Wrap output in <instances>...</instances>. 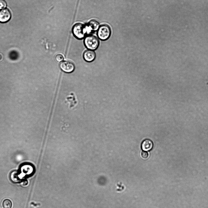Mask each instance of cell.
<instances>
[{
    "mask_svg": "<svg viewBox=\"0 0 208 208\" xmlns=\"http://www.w3.org/2000/svg\"><path fill=\"white\" fill-rule=\"evenodd\" d=\"M60 69L63 72L70 73L73 72L75 69L74 64L70 61L65 60L61 62L59 64Z\"/></svg>",
    "mask_w": 208,
    "mask_h": 208,
    "instance_id": "5b68a950",
    "label": "cell"
},
{
    "mask_svg": "<svg viewBox=\"0 0 208 208\" xmlns=\"http://www.w3.org/2000/svg\"><path fill=\"white\" fill-rule=\"evenodd\" d=\"M84 43L87 48L93 50L98 48L99 42L96 37L92 35H88L85 38Z\"/></svg>",
    "mask_w": 208,
    "mask_h": 208,
    "instance_id": "3957f363",
    "label": "cell"
},
{
    "mask_svg": "<svg viewBox=\"0 0 208 208\" xmlns=\"http://www.w3.org/2000/svg\"><path fill=\"white\" fill-rule=\"evenodd\" d=\"M18 171L21 177L23 178L32 175L35 172V168L31 164L25 163L21 164Z\"/></svg>",
    "mask_w": 208,
    "mask_h": 208,
    "instance_id": "7a4b0ae2",
    "label": "cell"
},
{
    "mask_svg": "<svg viewBox=\"0 0 208 208\" xmlns=\"http://www.w3.org/2000/svg\"><path fill=\"white\" fill-rule=\"evenodd\" d=\"M9 178L11 181L14 183H20L23 179L19 171L15 170L13 171L10 173Z\"/></svg>",
    "mask_w": 208,
    "mask_h": 208,
    "instance_id": "ba28073f",
    "label": "cell"
},
{
    "mask_svg": "<svg viewBox=\"0 0 208 208\" xmlns=\"http://www.w3.org/2000/svg\"><path fill=\"white\" fill-rule=\"evenodd\" d=\"M83 57L86 61L91 62L94 60L95 58V53L93 50H87L84 52Z\"/></svg>",
    "mask_w": 208,
    "mask_h": 208,
    "instance_id": "9c48e42d",
    "label": "cell"
},
{
    "mask_svg": "<svg viewBox=\"0 0 208 208\" xmlns=\"http://www.w3.org/2000/svg\"><path fill=\"white\" fill-rule=\"evenodd\" d=\"M72 32L74 36L80 39H83L88 34L86 25L80 23H76L73 26Z\"/></svg>",
    "mask_w": 208,
    "mask_h": 208,
    "instance_id": "6da1fadb",
    "label": "cell"
},
{
    "mask_svg": "<svg viewBox=\"0 0 208 208\" xmlns=\"http://www.w3.org/2000/svg\"><path fill=\"white\" fill-rule=\"evenodd\" d=\"M11 16V12L8 9L4 8L0 10V22H7L10 20Z\"/></svg>",
    "mask_w": 208,
    "mask_h": 208,
    "instance_id": "8992f818",
    "label": "cell"
},
{
    "mask_svg": "<svg viewBox=\"0 0 208 208\" xmlns=\"http://www.w3.org/2000/svg\"><path fill=\"white\" fill-rule=\"evenodd\" d=\"M55 59L56 60L57 62H61L63 60L64 57L62 55L59 54L56 55L55 57Z\"/></svg>",
    "mask_w": 208,
    "mask_h": 208,
    "instance_id": "7c38bea8",
    "label": "cell"
},
{
    "mask_svg": "<svg viewBox=\"0 0 208 208\" xmlns=\"http://www.w3.org/2000/svg\"><path fill=\"white\" fill-rule=\"evenodd\" d=\"M141 156L142 158L145 159L148 157V154L146 152L143 151L141 153Z\"/></svg>",
    "mask_w": 208,
    "mask_h": 208,
    "instance_id": "5bb4252c",
    "label": "cell"
},
{
    "mask_svg": "<svg viewBox=\"0 0 208 208\" xmlns=\"http://www.w3.org/2000/svg\"><path fill=\"white\" fill-rule=\"evenodd\" d=\"M2 206L4 208H11L12 203L11 201L8 199H6L2 202Z\"/></svg>",
    "mask_w": 208,
    "mask_h": 208,
    "instance_id": "8fae6325",
    "label": "cell"
},
{
    "mask_svg": "<svg viewBox=\"0 0 208 208\" xmlns=\"http://www.w3.org/2000/svg\"><path fill=\"white\" fill-rule=\"evenodd\" d=\"M111 30L109 26L106 24L100 26L98 30L97 34L98 37L102 40H106L110 37Z\"/></svg>",
    "mask_w": 208,
    "mask_h": 208,
    "instance_id": "277c9868",
    "label": "cell"
},
{
    "mask_svg": "<svg viewBox=\"0 0 208 208\" xmlns=\"http://www.w3.org/2000/svg\"><path fill=\"white\" fill-rule=\"evenodd\" d=\"M88 34L91 32L97 30L100 27V24L99 22L95 20H90L88 23L86 24Z\"/></svg>",
    "mask_w": 208,
    "mask_h": 208,
    "instance_id": "52a82bcc",
    "label": "cell"
},
{
    "mask_svg": "<svg viewBox=\"0 0 208 208\" xmlns=\"http://www.w3.org/2000/svg\"><path fill=\"white\" fill-rule=\"evenodd\" d=\"M20 183L21 185L23 186L27 185V184L28 182L26 179H23L22 180Z\"/></svg>",
    "mask_w": 208,
    "mask_h": 208,
    "instance_id": "9a60e30c",
    "label": "cell"
},
{
    "mask_svg": "<svg viewBox=\"0 0 208 208\" xmlns=\"http://www.w3.org/2000/svg\"><path fill=\"white\" fill-rule=\"evenodd\" d=\"M7 6V3L5 0H0V9L5 8Z\"/></svg>",
    "mask_w": 208,
    "mask_h": 208,
    "instance_id": "4fadbf2b",
    "label": "cell"
},
{
    "mask_svg": "<svg viewBox=\"0 0 208 208\" xmlns=\"http://www.w3.org/2000/svg\"><path fill=\"white\" fill-rule=\"evenodd\" d=\"M153 146L152 141L149 139L144 140L142 144V149L144 151H147L151 150Z\"/></svg>",
    "mask_w": 208,
    "mask_h": 208,
    "instance_id": "30bf717a",
    "label": "cell"
}]
</instances>
